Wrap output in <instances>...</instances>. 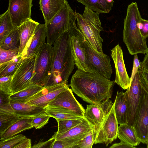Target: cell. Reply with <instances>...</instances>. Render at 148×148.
<instances>
[{
	"instance_id": "obj_34",
	"label": "cell",
	"mask_w": 148,
	"mask_h": 148,
	"mask_svg": "<svg viewBox=\"0 0 148 148\" xmlns=\"http://www.w3.org/2000/svg\"><path fill=\"white\" fill-rule=\"evenodd\" d=\"M25 138V135L19 134L0 140V148H14L17 144Z\"/></svg>"
},
{
	"instance_id": "obj_37",
	"label": "cell",
	"mask_w": 148,
	"mask_h": 148,
	"mask_svg": "<svg viewBox=\"0 0 148 148\" xmlns=\"http://www.w3.org/2000/svg\"><path fill=\"white\" fill-rule=\"evenodd\" d=\"M12 76L0 77V91L10 95L12 94Z\"/></svg>"
},
{
	"instance_id": "obj_13",
	"label": "cell",
	"mask_w": 148,
	"mask_h": 148,
	"mask_svg": "<svg viewBox=\"0 0 148 148\" xmlns=\"http://www.w3.org/2000/svg\"><path fill=\"white\" fill-rule=\"evenodd\" d=\"M69 88L67 83L45 86L40 91L31 96L25 103L44 107L55 99L61 92Z\"/></svg>"
},
{
	"instance_id": "obj_17",
	"label": "cell",
	"mask_w": 148,
	"mask_h": 148,
	"mask_svg": "<svg viewBox=\"0 0 148 148\" xmlns=\"http://www.w3.org/2000/svg\"><path fill=\"white\" fill-rule=\"evenodd\" d=\"M111 56L115 69V83L124 90L130 86L131 79L127 73L121 47L117 44L111 50Z\"/></svg>"
},
{
	"instance_id": "obj_9",
	"label": "cell",
	"mask_w": 148,
	"mask_h": 148,
	"mask_svg": "<svg viewBox=\"0 0 148 148\" xmlns=\"http://www.w3.org/2000/svg\"><path fill=\"white\" fill-rule=\"evenodd\" d=\"M36 55L22 58L12 76V94L27 88L31 84L34 72Z\"/></svg>"
},
{
	"instance_id": "obj_19",
	"label": "cell",
	"mask_w": 148,
	"mask_h": 148,
	"mask_svg": "<svg viewBox=\"0 0 148 148\" xmlns=\"http://www.w3.org/2000/svg\"><path fill=\"white\" fill-rule=\"evenodd\" d=\"M47 30L45 24H39L37 27L31 41L26 51L22 54L24 57H29L37 54L45 43Z\"/></svg>"
},
{
	"instance_id": "obj_15",
	"label": "cell",
	"mask_w": 148,
	"mask_h": 148,
	"mask_svg": "<svg viewBox=\"0 0 148 148\" xmlns=\"http://www.w3.org/2000/svg\"><path fill=\"white\" fill-rule=\"evenodd\" d=\"M33 0H9L8 10L13 25L20 26L31 19Z\"/></svg>"
},
{
	"instance_id": "obj_25",
	"label": "cell",
	"mask_w": 148,
	"mask_h": 148,
	"mask_svg": "<svg viewBox=\"0 0 148 148\" xmlns=\"http://www.w3.org/2000/svg\"><path fill=\"white\" fill-rule=\"evenodd\" d=\"M45 111L50 117L55 119L57 121L65 120L82 119L81 116L75 112L57 106L48 105L43 107Z\"/></svg>"
},
{
	"instance_id": "obj_24",
	"label": "cell",
	"mask_w": 148,
	"mask_h": 148,
	"mask_svg": "<svg viewBox=\"0 0 148 148\" xmlns=\"http://www.w3.org/2000/svg\"><path fill=\"white\" fill-rule=\"evenodd\" d=\"M117 137L121 141L134 147L140 143L134 127L127 123L120 124L118 127Z\"/></svg>"
},
{
	"instance_id": "obj_8",
	"label": "cell",
	"mask_w": 148,
	"mask_h": 148,
	"mask_svg": "<svg viewBox=\"0 0 148 148\" xmlns=\"http://www.w3.org/2000/svg\"><path fill=\"white\" fill-rule=\"evenodd\" d=\"M142 86L139 106L134 127L140 142L148 141V93L145 79L140 69L138 71Z\"/></svg>"
},
{
	"instance_id": "obj_16",
	"label": "cell",
	"mask_w": 148,
	"mask_h": 148,
	"mask_svg": "<svg viewBox=\"0 0 148 148\" xmlns=\"http://www.w3.org/2000/svg\"><path fill=\"white\" fill-rule=\"evenodd\" d=\"M113 103L110 99H107L98 104L87 105L84 116L94 125L95 134L111 109Z\"/></svg>"
},
{
	"instance_id": "obj_4",
	"label": "cell",
	"mask_w": 148,
	"mask_h": 148,
	"mask_svg": "<svg viewBox=\"0 0 148 148\" xmlns=\"http://www.w3.org/2000/svg\"><path fill=\"white\" fill-rule=\"evenodd\" d=\"M85 7L83 14L75 12L78 28L90 45L95 49L103 52V40L100 32L103 31L99 15Z\"/></svg>"
},
{
	"instance_id": "obj_48",
	"label": "cell",
	"mask_w": 148,
	"mask_h": 148,
	"mask_svg": "<svg viewBox=\"0 0 148 148\" xmlns=\"http://www.w3.org/2000/svg\"><path fill=\"white\" fill-rule=\"evenodd\" d=\"M145 84H146V88H147V92H148V83L147 82V81L146 80L145 78Z\"/></svg>"
},
{
	"instance_id": "obj_31",
	"label": "cell",
	"mask_w": 148,
	"mask_h": 148,
	"mask_svg": "<svg viewBox=\"0 0 148 148\" xmlns=\"http://www.w3.org/2000/svg\"><path fill=\"white\" fill-rule=\"evenodd\" d=\"M21 118L14 112L0 110V134Z\"/></svg>"
},
{
	"instance_id": "obj_40",
	"label": "cell",
	"mask_w": 148,
	"mask_h": 148,
	"mask_svg": "<svg viewBox=\"0 0 148 148\" xmlns=\"http://www.w3.org/2000/svg\"><path fill=\"white\" fill-rule=\"evenodd\" d=\"M55 140V133L49 140L45 142H40L34 145L32 148H51L52 145Z\"/></svg>"
},
{
	"instance_id": "obj_28",
	"label": "cell",
	"mask_w": 148,
	"mask_h": 148,
	"mask_svg": "<svg viewBox=\"0 0 148 148\" xmlns=\"http://www.w3.org/2000/svg\"><path fill=\"white\" fill-rule=\"evenodd\" d=\"M43 88V86L37 84H31L25 88L10 95V100L25 102L28 98L41 90Z\"/></svg>"
},
{
	"instance_id": "obj_30",
	"label": "cell",
	"mask_w": 148,
	"mask_h": 148,
	"mask_svg": "<svg viewBox=\"0 0 148 148\" xmlns=\"http://www.w3.org/2000/svg\"><path fill=\"white\" fill-rule=\"evenodd\" d=\"M15 27L8 9L0 16V42L5 39Z\"/></svg>"
},
{
	"instance_id": "obj_21",
	"label": "cell",
	"mask_w": 148,
	"mask_h": 148,
	"mask_svg": "<svg viewBox=\"0 0 148 148\" xmlns=\"http://www.w3.org/2000/svg\"><path fill=\"white\" fill-rule=\"evenodd\" d=\"M67 0H40V9L41 11L45 25L63 7Z\"/></svg>"
},
{
	"instance_id": "obj_20",
	"label": "cell",
	"mask_w": 148,
	"mask_h": 148,
	"mask_svg": "<svg viewBox=\"0 0 148 148\" xmlns=\"http://www.w3.org/2000/svg\"><path fill=\"white\" fill-rule=\"evenodd\" d=\"M39 24L31 18L20 25L19 54L23 53L26 51L31 41L36 28Z\"/></svg>"
},
{
	"instance_id": "obj_46",
	"label": "cell",
	"mask_w": 148,
	"mask_h": 148,
	"mask_svg": "<svg viewBox=\"0 0 148 148\" xmlns=\"http://www.w3.org/2000/svg\"><path fill=\"white\" fill-rule=\"evenodd\" d=\"M141 64L142 69L148 72V51L146 53Z\"/></svg>"
},
{
	"instance_id": "obj_12",
	"label": "cell",
	"mask_w": 148,
	"mask_h": 148,
	"mask_svg": "<svg viewBox=\"0 0 148 148\" xmlns=\"http://www.w3.org/2000/svg\"><path fill=\"white\" fill-rule=\"evenodd\" d=\"M70 36V45L75 64L78 69L92 73L87 64L81 38L82 32L75 22L68 31Z\"/></svg>"
},
{
	"instance_id": "obj_5",
	"label": "cell",
	"mask_w": 148,
	"mask_h": 148,
	"mask_svg": "<svg viewBox=\"0 0 148 148\" xmlns=\"http://www.w3.org/2000/svg\"><path fill=\"white\" fill-rule=\"evenodd\" d=\"M76 20L75 12L67 1L64 6L46 25L47 43L53 45L63 33L69 31Z\"/></svg>"
},
{
	"instance_id": "obj_44",
	"label": "cell",
	"mask_w": 148,
	"mask_h": 148,
	"mask_svg": "<svg viewBox=\"0 0 148 148\" xmlns=\"http://www.w3.org/2000/svg\"><path fill=\"white\" fill-rule=\"evenodd\" d=\"M31 140L26 137L17 144L14 148H32Z\"/></svg>"
},
{
	"instance_id": "obj_14",
	"label": "cell",
	"mask_w": 148,
	"mask_h": 148,
	"mask_svg": "<svg viewBox=\"0 0 148 148\" xmlns=\"http://www.w3.org/2000/svg\"><path fill=\"white\" fill-rule=\"evenodd\" d=\"M94 130V125L84 117L79 123L68 131L61 134L55 132V140L65 141L72 148H75L78 143Z\"/></svg>"
},
{
	"instance_id": "obj_1",
	"label": "cell",
	"mask_w": 148,
	"mask_h": 148,
	"mask_svg": "<svg viewBox=\"0 0 148 148\" xmlns=\"http://www.w3.org/2000/svg\"><path fill=\"white\" fill-rule=\"evenodd\" d=\"M115 83L97 73L77 69L72 76L70 86L73 92L84 101L97 104L112 98Z\"/></svg>"
},
{
	"instance_id": "obj_18",
	"label": "cell",
	"mask_w": 148,
	"mask_h": 148,
	"mask_svg": "<svg viewBox=\"0 0 148 148\" xmlns=\"http://www.w3.org/2000/svg\"><path fill=\"white\" fill-rule=\"evenodd\" d=\"M48 105L72 111L84 117L85 109L74 96L71 88H69L60 93Z\"/></svg>"
},
{
	"instance_id": "obj_49",
	"label": "cell",
	"mask_w": 148,
	"mask_h": 148,
	"mask_svg": "<svg viewBox=\"0 0 148 148\" xmlns=\"http://www.w3.org/2000/svg\"><path fill=\"white\" fill-rule=\"evenodd\" d=\"M146 144V145H147V148H148V141L147 143Z\"/></svg>"
},
{
	"instance_id": "obj_41",
	"label": "cell",
	"mask_w": 148,
	"mask_h": 148,
	"mask_svg": "<svg viewBox=\"0 0 148 148\" xmlns=\"http://www.w3.org/2000/svg\"><path fill=\"white\" fill-rule=\"evenodd\" d=\"M139 29L141 35L145 38H148V20L142 18Z\"/></svg>"
},
{
	"instance_id": "obj_42",
	"label": "cell",
	"mask_w": 148,
	"mask_h": 148,
	"mask_svg": "<svg viewBox=\"0 0 148 148\" xmlns=\"http://www.w3.org/2000/svg\"><path fill=\"white\" fill-rule=\"evenodd\" d=\"M141 68V62L138 59L137 54H135L134 55L133 69L131 75L130 77L131 80L133 78L136 73L138 71L139 69Z\"/></svg>"
},
{
	"instance_id": "obj_26",
	"label": "cell",
	"mask_w": 148,
	"mask_h": 148,
	"mask_svg": "<svg viewBox=\"0 0 148 148\" xmlns=\"http://www.w3.org/2000/svg\"><path fill=\"white\" fill-rule=\"evenodd\" d=\"M77 1L92 11L99 14L109 13L114 3V0H77Z\"/></svg>"
},
{
	"instance_id": "obj_11",
	"label": "cell",
	"mask_w": 148,
	"mask_h": 148,
	"mask_svg": "<svg viewBox=\"0 0 148 148\" xmlns=\"http://www.w3.org/2000/svg\"><path fill=\"white\" fill-rule=\"evenodd\" d=\"M118 123L116 117L114 103L95 134L94 144L104 143L106 146L117 137Z\"/></svg>"
},
{
	"instance_id": "obj_38",
	"label": "cell",
	"mask_w": 148,
	"mask_h": 148,
	"mask_svg": "<svg viewBox=\"0 0 148 148\" xmlns=\"http://www.w3.org/2000/svg\"><path fill=\"white\" fill-rule=\"evenodd\" d=\"M10 95L0 91V110L14 112L10 104Z\"/></svg>"
},
{
	"instance_id": "obj_10",
	"label": "cell",
	"mask_w": 148,
	"mask_h": 148,
	"mask_svg": "<svg viewBox=\"0 0 148 148\" xmlns=\"http://www.w3.org/2000/svg\"><path fill=\"white\" fill-rule=\"evenodd\" d=\"M128 106L127 123L134 127L138 109L142 86L138 71L135 74L125 92Z\"/></svg>"
},
{
	"instance_id": "obj_23",
	"label": "cell",
	"mask_w": 148,
	"mask_h": 148,
	"mask_svg": "<svg viewBox=\"0 0 148 148\" xmlns=\"http://www.w3.org/2000/svg\"><path fill=\"white\" fill-rule=\"evenodd\" d=\"M114 103L115 114L118 124L127 123L128 106L125 92L118 91Z\"/></svg>"
},
{
	"instance_id": "obj_2",
	"label": "cell",
	"mask_w": 148,
	"mask_h": 148,
	"mask_svg": "<svg viewBox=\"0 0 148 148\" xmlns=\"http://www.w3.org/2000/svg\"><path fill=\"white\" fill-rule=\"evenodd\" d=\"M53 45L51 69L49 79L44 86L67 83L75 65L71 50L69 31L63 33Z\"/></svg>"
},
{
	"instance_id": "obj_36",
	"label": "cell",
	"mask_w": 148,
	"mask_h": 148,
	"mask_svg": "<svg viewBox=\"0 0 148 148\" xmlns=\"http://www.w3.org/2000/svg\"><path fill=\"white\" fill-rule=\"evenodd\" d=\"M50 116L45 112L33 117L32 124L36 129H41L47 124Z\"/></svg>"
},
{
	"instance_id": "obj_27",
	"label": "cell",
	"mask_w": 148,
	"mask_h": 148,
	"mask_svg": "<svg viewBox=\"0 0 148 148\" xmlns=\"http://www.w3.org/2000/svg\"><path fill=\"white\" fill-rule=\"evenodd\" d=\"M33 117L22 118L0 134V140L15 135L24 130L34 127L32 124Z\"/></svg>"
},
{
	"instance_id": "obj_6",
	"label": "cell",
	"mask_w": 148,
	"mask_h": 148,
	"mask_svg": "<svg viewBox=\"0 0 148 148\" xmlns=\"http://www.w3.org/2000/svg\"><path fill=\"white\" fill-rule=\"evenodd\" d=\"M81 38L87 64L91 71L110 80L113 70L109 56L94 49L82 33Z\"/></svg>"
},
{
	"instance_id": "obj_3",
	"label": "cell",
	"mask_w": 148,
	"mask_h": 148,
	"mask_svg": "<svg viewBox=\"0 0 148 148\" xmlns=\"http://www.w3.org/2000/svg\"><path fill=\"white\" fill-rule=\"evenodd\" d=\"M141 16L136 2H132L127 8L124 20L123 42L131 55L145 54L148 51L146 38L141 34L139 25Z\"/></svg>"
},
{
	"instance_id": "obj_33",
	"label": "cell",
	"mask_w": 148,
	"mask_h": 148,
	"mask_svg": "<svg viewBox=\"0 0 148 148\" xmlns=\"http://www.w3.org/2000/svg\"><path fill=\"white\" fill-rule=\"evenodd\" d=\"M82 119H75L60 120L57 122L58 130L56 132L57 134L65 133L79 123Z\"/></svg>"
},
{
	"instance_id": "obj_32",
	"label": "cell",
	"mask_w": 148,
	"mask_h": 148,
	"mask_svg": "<svg viewBox=\"0 0 148 148\" xmlns=\"http://www.w3.org/2000/svg\"><path fill=\"white\" fill-rule=\"evenodd\" d=\"M22 54H19L12 60L0 64V77L13 75Z\"/></svg>"
},
{
	"instance_id": "obj_47",
	"label": "cell",
	"mask_w": 148,
	"mask_h": 148,
	"mask_svg": "<svg viewBox=\"0 0 148 148\" xmlns=\"http://www.w3.org/2000/svg\"><path fill=\"white\" fill-rule=\"evenodd\" d=\"M140 70L144 77L148 83V72L143 70L142 68Z\"/></svg>"
},
{
	"instance_id": "obj_7",
	"label": "cell",
	"mask_w": 148,
	"mask_h": 148,
	"mask_svg": "<svg viewBox=\"0 0 148 148\" xmlns=\"http://www.w3.org/2000/svg\"><path fill=\"white\" fill-rule=\"evenodd\" d=\"M52 47L45 42L36 54L31 84L43 87L47 83L51 69Z\"/></svg>"
},
{
	"instance_id": "obj_29",
	"label": "cell",
	"mask_w": 148,
	"mask_h": 148,
	"mask_svg": "<svg viewBox=\"0 0 148 148\" xmlns=\"http://www.w3.org/2000/svg\"><path fill=\"white\" fill-rule=\"evenodd\" d=\"M20 30V26L15 27L5 38L0 42V47L5 50L19 48Z\"/></svg>"
},
{
	"instance_id": "obj_43",
	"label": "cell",
	"mask_w": 148,
	"mask_h": 148,
	"mask_svg": "<svg viewBox=\"0 0 148 148\" xmlns=\"http://www.w3.org/2000/svg\"><path fill=\"white\" fill-rule=\"evenodd\" d=\"M51 148H72V147L65 141L61 140H55Z\"/></svg>"
},
{
	"instance_id": "obj_22",
	"label": "cell",
	"mask_w": 148,
	"mask_h": 148,
	"mask_svg": "<svg viewBox=\"0 0 148 148\" xmlns=\"http://www.w3.org/2000/svg\"><path fill=\"white\" fill-rule=\"evenodd\" d=\"M11 106L16 114L21 118L33 117L45 112L44 108L10 100Z\"/></svg>"
},
{
	"instance_id": "obj_35",
	"label": "cell",
	"mask_w": 148,
	"mask_h": 148,
	"mask_svg": "<svg viewBox=\"0 0 148 148\" xmlns=\"http://www.w3.org/2000/svg\"><path fill=\"white\" fill-rule=\"evenodd\" d=\"M19 48L5 50L0 47V64L12 60L19 55Z\"/></svg>"
},
{
	"instance_id": "obj_45",
	"label": "cell",
	"mask_w": 148,
	"mask_h": 148,
	"mask_svg": "<svg viewBox=\"0 0 148 148\" xmlns=\"http://www.w3.org/2000/svg\"><path fill=\"white\" fill-rule=\"evenodd\" d=\"M110 148H135V147L132 146L123 141H121L119 143H115L112 145Z\"/></svg>"
},
{
	"instance_id": "obj_39",
	"label": "cell",
	"mask_w": 148,
	"mask_h": 148,
	"mask_svg": "<svg viewBox=\"0 0 148 148\" xmlns=\"http://www.w3.org/2000/svg\"><path fill=\"white\" fill-rule=\"evenodd\" d=\"M95 136V130L82 139L76 145L75 148H91L94 144Z\"/></svg>"
}]
</instances>
